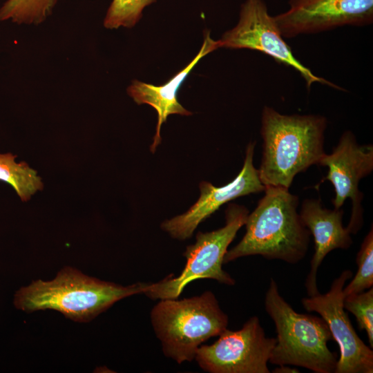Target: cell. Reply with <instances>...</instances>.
<instances>
[{"mask_svg": "<svg viewBox=\"0 0 373 373\" xmlns=\"http://www.w3.org/2000/svg\"><path fill=\"white\" fill-rule=\"evenodd\" d=\"M327 119L319 115H284L264 106L260 133L263 140L259 178L265 186L289 189L294 177L325 153Z\"/></svg>", "mask_w": 373, "mask_h": 373, "instance_id": "6da1fadb", "label": "cell"}, {"mask_svg": "<svg viewBox=\"0 0 373 373\" xmlns=\"http://www.w3.org/2000/svg\"><path fill=\"white\" fill-rule=\"evenodd\" d=\"M264 196L248 214L242 240L227 250L223 264L259 255L296 264L306 256L311 234L297 211L298 197L289 189L265 186Z\"/></svg>", "mask_w": 373, "mask_h": 373, "instance_id": "7a4b0ae2", "label": "cell"}, {"mask_svg": "<svg viewBox=\"0 0 373 373\" xmlns=\"http://www.w3.org/2000/svg\"><path fill=\"white\" fill-rule=\"evenodd\" d=\"M148 284L122 286L66 267L52 280H37L21 287L15 294L14 305L26 312L51 309L73 321L88 322L116 302L144 294Z\"/></svg>", "mask_w": 373, "mask_h": 373, "instance_id": "3957f363", "label": "cell"}, {"mask_svg": "<svg viewBox=\"0 0 373 373\" xmlns=\"http://www.w3.org/2000/svg\"><path fill=\"white\" fill-rule=\"evenodd\" d=\"M265 309L276 331L269 363L302 367L315 373L334 372L337 356L327 346L332 336L321 316L296 312L280 294L274 278L265 294Z\"/></svg>", "mask_w": 373, "mask_h": 373, "instance_id": "277c9868", "label": "cell"}, {"mask_svg": "<svg viewBox=\"0 0 373 373\" xmlns=\"http://www.w3.org/2000/svg\"><path fill=\"white\" fill-rule=\"evenodd\" d=\"M153 329L164 354L178 364L195 360L196 352L208 339L227 329L228 316L215 294L162 299L151 312Z\"/></svg>", "mask_w": 373, "mask_h": 373, "instance_id": "5b68a950", "label": "cell"}, {"mask_svg": "<svg viewBox=\"0 0 373 373\" xmlns=\"http://www.w3.org/2000/svg\"><path fill=\"white\" fill-rule=\"evenodd\" d=\"M225 214L226 223L222 228L197 233L195 243L186 247L183 254L186 264L180 275L149 283L144 294L152 300L178 298L189 283L204 278L235 285V280L222 269L223 260L229 245L245 225L249 211L243 206L229 204Z\"/></svg>", "mask_w": 373, "mask_h": 373, "instance_id": "8992f818", "label": "cell"}, {"mask_svg": "<svg viewBox=\"0 0 373 373\" xmlns=\"http://www.w3.org/2000/svg\"><path fill=\"white\" fill-rule=\"evenodd\" d=\"M211 345H202L195 360L209 373H269L267 363L276 339L266 336L258 316L242 328L226 329Z\"/></svg>", "mask_w": 373, "mask_h": 373, "instance_id": "52a82bcc", "label": "cell"}, {"mask_svg": "<svg viewBox=\"0 0 373 373\" xmlns=\"http://www.w3.org/2000/svg\"><path fill=\"white\" fill-rule=\"evenodd\" d=\"M220 48H248L260 51L278 63L295 69L305 79L309 90L314 83H321L343 90L336 84L314 75L294 55L285 42L274 17L263 0H246L242 5L237 25L218 40Z\"/></svg>", "mask_w": 373, "mask_h": 373, "instance_id": "ba28073f", "label": "cell"}, {"mask_svg": "<svg viewBox=\"0 0 373 373\" xmlns=\"http://www.w3.org/2000/svg\"><path fill=\"white\" fill-rule=\"evenodd\" d=\"M352 276L351 270L342 271L327 293L303 298L302 305L307 312L320 315L339 346L335 373H372V348L358 336L343 306V288Z\"/></svg>", "mask_w": 373, "mask_h": 373, "instance_id": "9c48e42d", "label": "cell"}, {"mask_svg": "<svg viewBox=\"0 0 373 373\" xmlns=\"http://www.w3.org/2000/svg\"><path fill=\"white\" fill-rule=\"evenodd\" d=\"M318 165L328 168L327 174L321 182L328 180L334 186V209H341L347 199L351 200V218L346 228L351 234H356L363 222L361 205L363 194L359 191L358 184L373 170L372 145H359L354 133L346 131L332 152L325 153Z\"/></svg>", "mask_w": 373, "mask_h": 373, "instance_id": "30bf717a", "label": "cell"}, {"mask_svg": "<svg viewBox=\"0 0 373 373\" xmlns=\"http://www.w3.org/2000/svg\"><path fill=\"white\" fill-rule=\"evenodd\" d=\"M289 8L274 17L283 37L370 25L373 0H289Z\"/></svg>", "mask_w": 373, "mask_h": 373, "instance_id": "8fae6325", "label": "cell"}, {"mask_svg": "<svg viewBox=\"0 0 373 373\" xmlns=\"http://www.w3.org/2000/svg\"><path fill=\"white\" fill-rule=\"evenodd\" d=\"M255 145V142L247 145L243 166L231 182L217 187L210 182H201L200 196L198 201L185 213L163 221L162 229L173 238L180 240L188 239L200 223L222 204L240 196L264 191L265 186L253 163Z\"/></svg>", "mask_w": 373, "mask_h": 373, "instance_id": "7c38bea8", "label": "cell"}, {"mask_svg": "<svg viewBox=\"0 0 373 373\" xmlns=\"http://www.w3.org/2000/svg\"><path fill=\"white\" fill-rule=\"evenodd\" d=\"M299 214L314 241V254L305 283L308 296H312L319 292L316 276L325 257L334 249H349L353 241L343 224V209L325 208L320 199H305Z\"/></svg>", "mask_w": 373, "mask_h": 373, "instance_id": "4fadbf2b", "label": "cell"}, {"mask_svg": "<svg viewBox=\"0 0 373 373\" xmlns=\"http://www.w3.org/2000/svg\"><path fill=\"white\" fill-rule=\"evenodd\" d=\"M218 48H220L219 41L213 40L210 36V32L207 31L204 33L203 44L196 56L186 67L175 74L166 84L155 86L139 80H133L128 87L127 93L135 103L149 104L157 113L155 134L150 146L152 153H155L157 146L161 142V126L163 123L166 122L169 115L172 114L192 115L191 112L184 108L179 103L177 98L178 90L198 62L205 55Z\"/></svg>", "mask_w": 373, "mask_h": 373, "instance_id": "5bb4252c", "label": "cell"}, {"mask_svg": "<svg viewBox=\"0 0 373 373\" xmlns=\"http://www.w3.org/2000/svg\"><path fill=\"white\" fill-rule=\"evenodd\" d=\"M12 153H0V180L9 184L19 198L28 201L43 189L41 178L25 162H17Z\"/></svg>", "mask_w": 373, "mask_h": 373, "instance_id": "9a60e30c", "label": "cell"}, {"mask_svg": "<svg viewBox=\"0 0 373 373\" xmlns=\"http://www.w3.org/2000/svg\"><path fill=\"white\" fill-rule=\"evenodd\" d=\"M57 1L8 0L0 8V21L38 25L52 13Z\"/></svg>", "mask_w": 373, "mask_h": 373, "instance_id": "2e32d148", "label": "cell"}, {"mask_svg": "<svg viewBox=\"0 0 373 373\" xmlns=\"http://www.w3.org/2000/svg\"><path fill=\"white\" fill-rule=\"evenodd\" d=\"M357 271L343 288L344 296L360 293L373 286V229L365 236L356 256Z\"/></svg>", "mask_w": 373, "mask_h": 373, "instance_id": "e0dca14e", "label": "cell"}, {"mask_svg": "<svg viewBox=\"0 0 373 373\" xmlns=\"http://www.w3.org/2000/svg\"><path fill=\"white\" fill-rule=\"evenodd\" d=\"M156 0H113L104 20L108 29L132 28L142 17L144 8Z\"/></svg>", "mask_w": 373, "mask_h": 373, "instance_id": "ac0fdd59", "label": "cell"}, {"mask_svg": "<svg viewBox=\"0 0 373 373\" xmlns=\"http://www.w3.org/2000/svg\"><path fill=\"white\" fill-rule=\"evenodd\" d=\"M343 306L354 315L358 328L366 332L370 347L373 348V288L344 296Z\"/></svg>", "mask_w": 373, "mask_h": 373, "instance_id": "d6986e66", "label": "cell"}, {"mask_svg": "<svg viewBox=\"0 0 373 373\" xmlns=\"http://www.w3.org/2000/svg\"><path fill=\"white\" fill-rule=\"evenodd\" d=\"M272 372L274 373H295L299 372V371L296 368H291L287 365H278V367L274 369Z\"/></svg>", "mask_w": 373, "mask_h": 373, "instance_id": "ffe728a7", "label": "cell"}]
</instances>
